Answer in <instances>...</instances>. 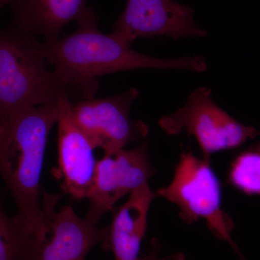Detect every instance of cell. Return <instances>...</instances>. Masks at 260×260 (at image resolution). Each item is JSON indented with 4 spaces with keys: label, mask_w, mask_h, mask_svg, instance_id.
Listing matches in <instances>:
<instances>
[{
    "label": "cell",
    "mask_w": 260,
    "mask_h": 260,
    "mask_svg": "<svg viewBox=\"0 0 260 260\" xmlns=\"http://www.w3.org/2000/svg\"><path fill=\"white\" fill-rule=\"evenodd\" d=\"M99 15L89 6L77 23L76 31L44 42L48 63L70 98L93 99L99 88L97 78L136 69L184 70L202 73L208 68L202 56L160 59L133 50L131 46L98 28Z\"/></svg>",
    "instance_id": "6da1fadb"
},
{
    "label": "cell",
    "mask_w": 260,
    "mask_h": 260,
    "mask_svg": "<svg viewBox=\"0 0 260 260\" xmlns=\"http://www.w3.org/2000/svg\"><path fill=\"white\" fill-rule=\"evenodd\" d=\"M58 115L57 103L23 106L0 124V177L18 206L15 220L44 243L49 229L41 177L48 137Z\"/></svg>",
    "instance_id": "7a4b0ae2"
},
{
    "label": "cell",
    "mask_w": 260,
    "mask_h": 260,
    "mask_svg": "<svg viewBox=\"0 0 260 260\" xmlns=\"http://www.w3.org/2000/svg\"><path fill=\"white\" fill-rule=\"evenodd\" d=\"M44 41L13 24L0 29V124L23 106L56 104L67 89L47 69Z\"/></svg>",
    "instance_id": "3957f363"
},
{
    "label": "cell",
    "mask_w": 260,
    "mask_h": 260,
    "mask_svg": "<svg viewBox=\"0 0 260 260\" xmlns=\"http://www.w3.org/2000/svg\"><path fill=\"white\" fill-rule=\"evenodd\" d=\"M156 193L177 205L184 223L203 219L215 237L226 241L239 252L232 237L235 225L222 209L221 184L210 160L198 158L191 151L181 152L172 182Z\"/></svg>",
    "instance_id": "277c9868"
},
{
    "label": "cell",
    "mask_w": 260,
    "mask_h": 260,
    "mask_svg": "<svg viewBox=\"0 0 260 260\" xmlns=\"http://www.w3.org/2000/svg\"><path fill=\"white\" fill-rule=\"evenodd\" d=\"M158 125L169 135L186 131L198 141L203 158L222 150L239 148L260 133L253 126L241 124L218 107L207 87L195 89L184 107L158 120Z\"/></svg>",
    "instance_id": "5b68a950"
},
{
    "label": "cell",
    "mask_w": 260,
    "mask_h": 260,
    "mask_svg": "<svg viewBox=\"0 0 260 260\" xmlns=\"http://www.w3.org/2000/svg\"><path fill=\"white\" fill-rule=\"evenodd\" d=\"M139 94L131 88L114 96L83 99L72 104L73 119L94 148H102L104 155L115 153L148 134L144 121L134 120L129 115L132 104Z\"/></svg>",
    "instance_id": "8992f818"
},
{
    "label": "cell",
    "mask_w": 260,
    "mask_h": 260,
    "mask_svg": "<svg viewBox=\"0 0 260 260\" xmlns=\"http://www.w3.org/2000/svg\"><path fill=\"white\" fill-rule=\"evenodd\" d=\"M148 147L146 142L133 150L122 149L104 155L98 160L85 218L98 223L104 214L114 212V205L124 195L148 183L156 172L149 158Z\"/></svg>",
    "instance_id": "52a82bcc"
},
{
    "label": "cell",
    "mask_w": 260,
    "mask_h": 260,
    "mask_svg": "<svg viewBox=\"0 0 260 260\" xmlns=\"http://www.w3.org/2000/svg\"><path fill=\"white\" fill-rule=\"evenodd\" d=\"M194 13L175 0H126L111 34L129 46L138 38L205 37L207 31L195 23Z\"/></svg>",
    "instance_id": "ba28073f"
},
{
    "label": "cell",
    "mask_w": 260,
    "mask_h": 260,
    "mask_svg": "<svg viewBox=\"0 0 260 260\" xmlns=\"http://www.w3.org/2000/svg\"><path fill=\"white\" fill-rule=\"evenodd\" d=\"M58 175L63 191L73 200L87 198L93 186L97 162L95 148L72 114V103L67 94L58 99Z\"/></svg>",
    "instance_id": "9c48e42d"
},
{
    "label": "cell",
    "mask_w": 260,
    "mask_h": 260,
    "mask_svg": "<svg viewBox=\"0 0 260 260\" xmlns=\"http://www.w3.org/2000/svg\"><path fill=\"white\" fill-rule=\"evenodd\" d=\"M59 198L60 194H44L49 234L40 260H85L94 246L105 241L107 227L99 228L85 217L80 218L70 205L55 212Z\"/></svg>",
    "instance_id": "30bf717a"
},
{
    "label": "cell",
    "mask_w": 260,
    "mask_h": 260,
    "mask_svg": "<svg viewBox=\"0 0 260 260\" xmlns=\"http://www.w3.org/2000/svg\"><path fill=\"white\" fill-rule=\"evenodd\" d=\"M88 0H0V8L8 5L13 25L30 35L40 36L44 42L58 40L63 28L78 21L88 8Z\"/></svg>",
    "instance_id": "8fae6325"
},
{
    "label": "cell",
    "mask_w": 260,
    "mask_h": 260,
    "mask_svg": "<svg viewBox=\"0 0 260 260\" xmlns=\"http://www.w3.org/2000/svg\"><path fill=\"white\" fill-rule=\"evenodd\" d=\"M157 196L147 183L132 191L126 203L114 210L112 223L107 227V237L102 245L105 250L112 251L114 260L139 259L149 210Z\"/></svg>",
    "instance_id": "7c38bea8"
},
{
    "label": "cell",
    "mask_w": 260,
    "mask_h": 260,
    "mask_svg": "<svg viewBox=\"0 0 260 260\" xmlns=\"http://www.w3.org/2000/svg\"><path fill=\"white\" fill-rule=\"evenodd\" d=\"M44 244L8 216L0 203V260H40Z\"/></svg>",
    "instance_id": "4fadbf2b"
},
{
    "label": "cell",
    "mask_w": 260,
    "mask_h": 260,
    "mask_svg": "<svg viewBox=\"0 0 260 260\" xmlns=\"http://www.w3.org/2000/svg\"><path fill=\"white\" fill-rule=\"evenodd\" d=\"M229 185L248 196H260V141L233 159L228 172Z\"/></svg>",
    "instance_id": "5bb4252c"
},
{
    "label": "cell",
    "mask_w": 260,
    "mask_h": 260,
    "mask_svg": "<svg viewBox=\"0 0 260 260\" xmlns=\"http://www.w3.org/2000/svg\"><path fill=\"white\" fill-rule=\"evenodd\" d=\"M158 243L157 242L156 240H154L153 244H152L151 251L140 256L138 260H161V259L158 258Z\"/></svg>",
    "instance_id": "9a60e30c"
},
{
    "label": "cell",
    "mask_w": 260,
    "mask_h": 260,
    "mask_svg": "<svg viewBox=\"0 0 260 260\" xmlns=\"http://www.w3.org/2000/svg\"><path fill=\"white\" fill-rule=\"evenodd\" d=\"M161 260H162V259H161Z\"/></svg>",
    "instance_id": "2e32d148"
}]
</instances>
